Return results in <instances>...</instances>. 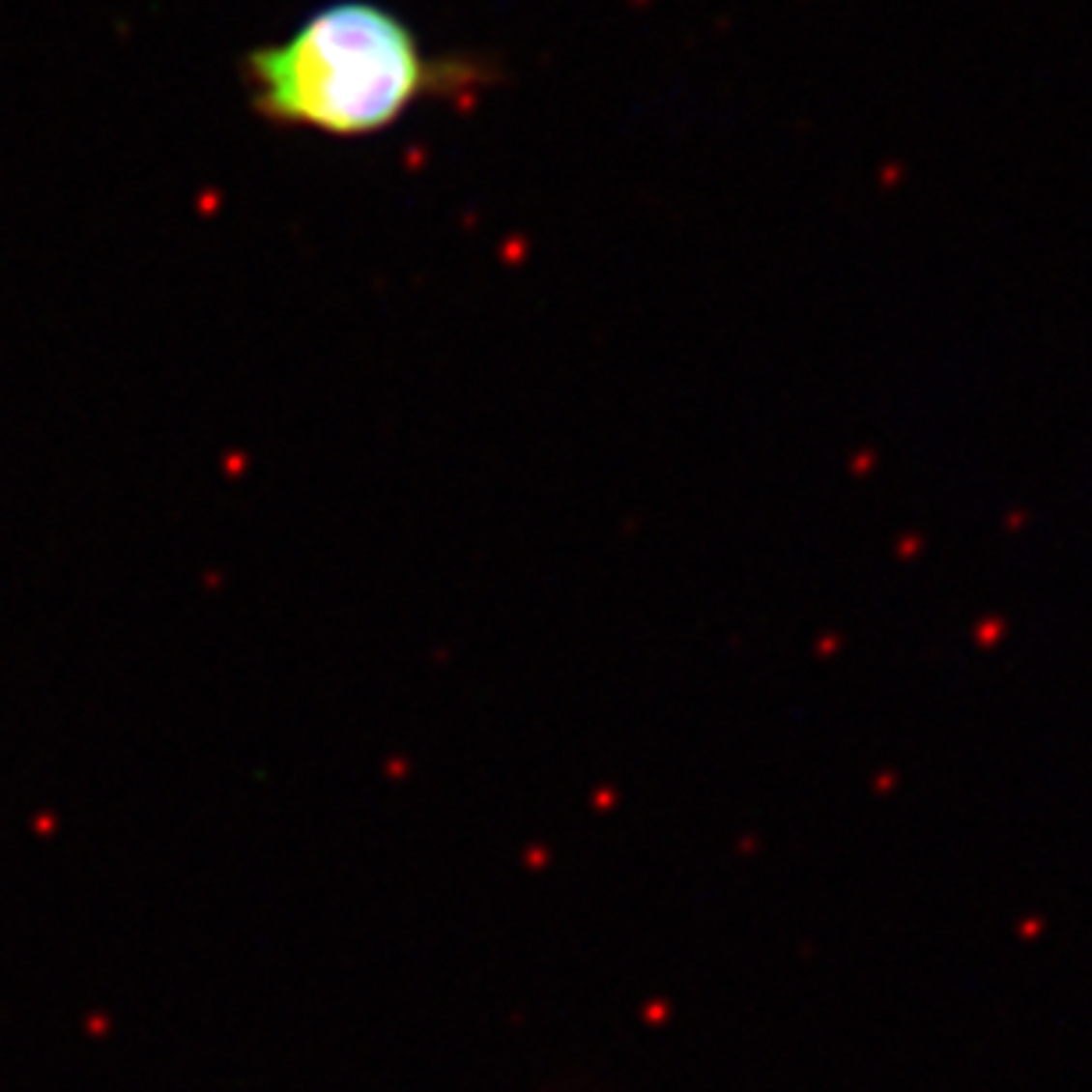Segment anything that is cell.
Returning a JSON list of instances; mask_svg holds the SVG:
<instances>
[{"mask_svg":"<svg viewBox=\"0 0 1092 1092\" xmlns=\"http://www.w3.org/2000/svg\"><path fill=\"white\" fill-rule=\"evenodd\" d=\"M471 78L474 68L428 57L417 32L375 0H330L290 36L244 53L255 114L330 138L389 131L424 96Z\"/></svg>","mask_w":1092,"mask_h":1092,"instance_id":"obj_1","label":"cell"}]
</instances>
